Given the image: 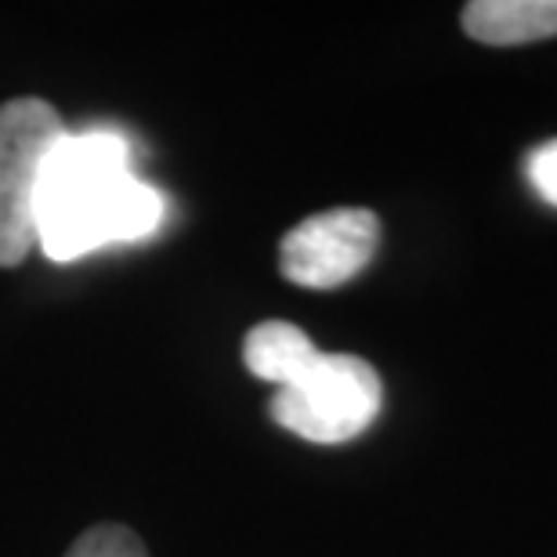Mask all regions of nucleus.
I'll return each mask as SVG.
<instances>
[{
  "instance_id": "1",
  "label": "nucleus",
  "mask_w": 557,
  "mask_h": 557,
  "mask_svg": "<svg viewBox=\"0 0 557 557\" xmlns=\"http://www.w3.org/2000/svg\"><path fill=\"white\" fill-rule=\"evenodd\" d=\"M131 177L127 141L113 131H70L48 156L37 193V247L76 261L109 247L116 193Z\"/></svg>"
},
{
  "instance_id": "2",
  "label": "nucleus",
  "mask_w": 557,
  "mask_h": 557,
  "mask_svg": "<svg viewBox=\"0 0 557 557\" xmlns=\"http://www.w3.org/2000/svg\"><path fill=\"white\" fill-rule=\"evenodd\" d=\"M381 373L359 355L319 351L294 384L278 387L269 413L278 428L315 445H344L381 417Z\"/></svg>"
},
{
  "instance_id": "3",
  "label": "nucleus",
  "mask_w": 557,
  "mask_h": 557,
  "mask_svg": "<svg viewBox=\"0 0 557 557\" xmlns=\"http://www.w3.org/2000/svg\"><path fill=\"white\" fill-rule=\"evenodd\" d=\"M70 127L44 98L0 106V269H15L37 247L40 177Z\"/></svg>"
},
{
  "instance_id": "4",
  "label": "nucleus",
  "mask_w": 557,
  "mask_h": 557,
  "mask_svg": "<svg viewBox=\"0 0 557 557\" xmlns=\"http://www.w3.org/2000/svg\"><path fill=\"white\" fill-rule=\"evenodd\" d=\"M381 247V218L366 207H337L305 218L278 243V269L294 286L333 289L359 275Z\"/></svg>"
},
{
  "instance_id": "5",
  "label": "nucleus",
  "mask_w": 557,
  "mask_h": 557,
  "mask_svg": "<svg viewBox=\"0 0 557 557\" xmlns=\"http://www.w3.org/2000/svg\"><path fill=\"white\" fill-rule=\"evenodd\" d=\"M460 22L478 44L515 48L557 37V0H471Z\"/></svg>"
},
{
  "instance_id": "6",
  "label": "nucleus",
  "mask_w": 557,
  "mask_h": 557,
  "mask_svg": "<svg viewBox=\"0 0 557 557\" xmlns=\"http://www.w3.org/2000/svg\"><path fill=\"white\" fill-rule=\"evenodd\" d=\"M315 355L319 348L311 344L308 333L283 319L258 322V326L247 333V341H243V362H247V370L258 376V381H269L275 387L294 384Z\"/></svg>"
},
{
  "instance_id": "7",
  "label": "nucleus",
  "mask_w": 557,
  "mask_h": 557,
  "mask_svg": "<svg viewBox=\"0 0 557 557\" xmlns=\"http://www.w3.org/2000/svg\"><path fill=\"white\" fill-rule=\"evenodd\" d=\"M160 221H163V196L156 193L152 185H145L141 177L131 174L116 193L109 236H113V243L145 239V236H152Z\"/></svg>"
},
{
  "instance_id": "8",
  "label": "nucleus",
  "mask_w": 557,
  "mask_h": 557,
  "mask_svg": "<svg viewBox=\"0 0 557 557\" xmlns=\"http://www.w3.org/2000/svg\"><path fill=\"white\" fill-rule=\"evenodd\" d=\"M65 557H149V550L127 525H95L76 536Z\"/></svg>"
},
{
  "instance_id": "9",
  "label": "nucleus",
  "mask_w": 557,
  "mask_h": 557,
  "mask_svg": "<svg viewBox=\"0 0 557 557\" xmlns=\"http://www.w3.org/2000/svg\"><path fill=\"white\" fill-rule=\"evenodd\" d=\"M525 177L532 185L543 203L557 207V138L536 145L529 156H525Z\"/></svg>"
}]
</instances>
